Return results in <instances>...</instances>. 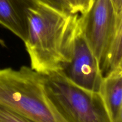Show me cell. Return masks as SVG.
<instances>
[{
    "label": "cell",
    "instance_id": "13",
    "mask_svg": "<svg viewBox=\"0 0 122 122\" xmlns=\"http://www.w3.org/2000/svg\"><path fill=\"white\" fill-rule=\"evenodd\" d=\"M0 44H1V45H4V42L3 41H2L1 39H0Z\"/></svg>",
    "mask_w": 122,
    "mask_h": 122
},
{
    "label": "cell",
    "instance_id": "7",
    "mask_svg": "<svg viewBox=\"0 0 122 122\" xmlns=\"http://www.w3.org/2000/svg\"><path fill=\"white\" fill-rule=\"evenodd\" d=\"M99 92L112 122L122 119V68L104 76Z\"/></svg>",
    "mask_w": 122,
    "mask_h": 122
},
{
    "label": "cell",
    "instance_id": "6",
    "mask_svg": "<svg viewBox=\"0 0 122 122\" xmlns=\"http://www.w3.org/2000/svg\"><path fill=\"white\" fill-rule=\"evenodd\" d=\"M36 0H0V25L25 42L27 35V13Z\"/></svg>",
    "mask_w": 122,
    "mask_h": 122
},
{
    "label": "cell",
    "instance_id": "14",
    "mask_svg": "<svg viewBox=\"0 0 122 122\" xmlns=\"http://www.w3.org/2000/svg\"><path fill=\"white\" fill-rule=\"evenodd\" d=\"M117 122H122V119H120V120H118V121Z\"/></svg>",
    "mask_w": 122,
    "mask_h": 122
},
{
    "label": "cell",
    "instance_id": "12",
    "mask_svg": "<svg viewBox=\"0 0 122 122\" xmlns=\"http://www.w3.org/2000/svg\"><path fill=\"white\" fill-rule=\"evenodd\" d=\"M115 13L117 15L122 14V0H110Z\"/></svg>",
    "mask_w": 122,
    "mask_h": 122
},
{
    "label": "cell",
    "instance_id": "2",
    "mask_svg": "<svg viewBox=\"0 0 122 122\" xmlns=\"http://www.w3.org/2000/svg\"><path fill=\"white\" fill-rule=\"evenodd\" d=\"M0 105L33 122H67L46 93L44 76L30 67L0 69Z\"/></svg>",
    "mask_w": 122,
    "mask_h": 122
},
{
    "label": "cell",
    "instance_id": "8",
    "mask_svg": "<svg viewBox=\"0 0 122 122\" xmlns=\"http://www.w3.org/2000/svg\"><path fill=\"white\" fill-rule=\"evenodd\" d=\"M119 68H122V25L117 30L100 64L103 77Z\"/></svg>",
    "mask_w": 122,
    "mask_h": 122
},
{
    "label": "cell",
    "instance_id": "10",
    "mask_svg": "<svg viewBox=\"0 0 122 122\" xmlns=\"http://www.w3.org/2000/svg\"><path fill=\"white\" fill-rule=\"evenodd\" d=\"M0 122H33L10 108L0 105Z\"/></svg>",
    "mask_w": 122,
    "mask_h": 122
},
{
    "label": "cell",
    "instance_id": "5",
    "mask_svg": "<svg viewBox=\"0 0 122 122\" xmlns=\"http://www.w3.org/2000/svg\"><path fill=\"white\" fill-rule=\"evenodd\" d=\"M60 73L78 86L99 91L103 76L100 64L85 38L80 15L74 30L70 62Z\"/></svg>",
    "mask_w": 122,
    "mask_h": 122
},
{
    "label": "cell",
    "instance_id": "4",
    "mask_svg": "<svg viewBox=\"0 0 122 122\" xmlns=\"http://www.w3.org/2000/svg\"><path fill=\"white\" fill-rule=\"evenodd\" d=\"M80 15L85 38L100 67L108 45L122 25V14L115 13L110 0H94L89 10Z\"/></svg>",
    "mask_w": 122,
    "mask_h": 122
},
{
    "label": "cell",
    "instance_id": "3",
    "mask_svg": "<svg viewBox=\"0 0 122 122\" xmlns=\"http://www.w3.org/2000/svg\"><path fill=\"white\" fill-rule=\"evenodd\" d=\"M44 76L46 93L67 122H112L99 91L78 86L60 72Z\"/></svg>",
    "mask_w": 122,
    "mask_h": 122
},
{
    "label": "cell",
    "instance_id": "11",
    "mask_svg": "<svg viewBox=\"0 0 122 122\" xmlns=\"http://www.w3.org/2000/svg\"><path fill=\"white\" fill-rule=\"evenodd\" d=\"M36 1L58 10L69 13L67 6L63 0H36Z\"/></svg>",
    "mask_w": 122,
    "mask_h": 122
},
{
    "label": "cell",
    "instance_id": "9",
    "mask_svg": "<svg viewBox=\"0 0 122 122\" xmlns=\"http://www.w3.org/2000/svg\"><path fill=\"white\" fill-rule=\"evenodd\" d=\"M67 5L69 13L83 15L92 7L94 0H63Z\"/></svg>",
    "mask_w": 122,
    "mask_h": 122
},
{
    "label": "cell",
    "instance_id": "1",
    "mask_svg": "<svg viewBox=\"0 0 122 122\" xmlns=\"http://www.w3.org/2000/svg\"><path fill=\"white\" fill-rule=\"evenodd\" d=\"M79 15L39 2L28 10L24 43L31 69L45 76L63 70L70 62Z\"/></svg>",
    "mask_w": 122,
    "mask_h": 122
}]
</instances>
